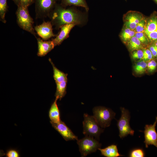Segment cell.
<instances>
[{
    "label": "cell",
    "instance_id": "6da1fadb",
    "mask_svg": "<svg viewBox=\"0 0 157 157\" xmlns=\"http://www.w3.org/2000/svg\"><path fill=\"white\" fill-rule=\"evenodd\" d=\"M52 25L58 29L67 24L74 23L76 25L83 24L85 17L80 11L73 7L68 8L57 4L49 16Z\"/></svg>",
    "mask_w": 157,
    "mask_h": 157
},
{
    "label": "cell",
    "instance_id": "7a4b0ae2",
    "mask_svg": "<svg viewBox=\"0 0 157 157\" xmlns=\"http://www.w3.org/2000/svg\"><path fill=\"white\" fill-rule=\"evenodd\" d=\"M17 6L16 14L18 25L21 28L29 32L35 37V33L33 26L34 21L29 14L28 7L20 5Z\"/></svg>",
    "mask_w": 157,
    "mask_h": 157
},
{
    "label": "cell",
    "instance_id": "3957f363",
    "mask_svg": "<svg viewBox=\"0 0 157 157\" xmlns=\"http://www.w3.org/2000/svg\"><path fill=\"white\" fill-rule=\"evenodd\" d=\"M93 117L102 128L110 126L111 122L115 115L111 109L104 107L97 106L93 109Z\"/></svg>",
    "mask_w": 157,
    "mask_h": 157
},
{
    "label": "cell",
    "instance_id": "277c9868",
    "mask_svg": "<svg viewBox=\"0 0 157 157\" xmlns=\"http://www.w3.org/2000/svg\"><path fill=\"white\" fill-rule=\"evenodd\" d=\"M84 117L83 134L85 136L95 137L97 140H99V136L104 130L98 124L93 116L85 113Z\"/></svg>",
    "mask_w": 157,
    "mask_h": 157
},
{
    "label": "cell",
    "instance_id": "5b68a950",
    "mask_svg": "<svg viewBox=\"0 0 157 157\" xmlns=\"http://www.w3.org/2000/svg\"><path fill=\"white\" fill-rule=\"evenodd\" d=\"M77 143L82 157L86 156L88 154L95 152L101 146V144L96 139L88 136L78 140Z\"/></svg>",
    "mask_w": 157,
    "mask_h": 157
},
{
    "label": "cell",
    "instance_id": "8992f818",
    "mask_svg": "<svg viewBox=\"0 0 157 157\" xmlns=\"http://www.w3.org/2000/svg\"><path fill=\"white\" fill-rule=\"evenodd\" d=\"M121 116L117 120V126L120 138H124L129 135H133L134 131L130 127L129 122L130 116L129 111L124 108L121 107Z\"/></svg>",
    "mask_w": 157,
    "mask_h": 157
},
{
    "label": "cell",
    "instance_id": "52a82bcc",
    "mask_svg": "<svg viewBox=\"0 0 157 157\" xmlns=\"http://www.w3.org/2000/svg\"><path fill=\"white\" fill-rule=\"evenodd\" d=\"M58 0H35L36 18H43L49 17Z\"/></svg>",
    "mask_w": 157,
    "mask_h": 157
},
{
    "label": "cell",
    "instance_id": "ba28073f",
    "mask_svg": "<svg viewBox=\"0 0 157 157\" xmlns=\"http://www.w3.org/2000/svg\"><path fill=\"white\" fill-rule=\"evenodd\" d=\"M144 17V15L139 12L129 10L123 16V26L134 30L138 23Z\"/></svg>",
    "mask_w": 157,
    "mask_h": 157
},
{
    "label": "cell",
    "instance_id": "9c48e42d",
    "mask_svg": "<svg viewBox=\"0 0 157 157\" xmlns=\"http://www.w3.org/2000/svg\"><path fill=\"white\" fill-rule=\"evenodd\" d=\"M157 123V117L153 124L146 125L144 131V141L146 148L150 145H153L157 148V132L156 126Z\"/></svg>",
    "mask_w": 157,
    "mask_h": 157
},
{
    "label": "cell",
    "instance_id": "30bf717a",
    "mask_svg": "<svg viewBox=\"0 0 157 157\" xmlns=\"http://www.w3.org/2000/svg\"><path fill=\"white\" fill-rule=\"evenodd\" d=\"M52 127L56 129L66 141L71 140H77L78 139L65 123L60 121L58 123H55L50 122Z\"/></svg>",
    "mask_w": 157,
    "mask_h": 157
},
{
    "label": "cell",
    "instance_id": "8fae6325",
    "mask_svg": "<svg viewBox=\"0 0 157 157\" xmlns=\"http://www.w3.org/2000/svg\"><path fill=\"white\" fill-rule=\"evenodd\" d=\"M34 29L42 40H47L56 36L53 33L51 22L44 21L41 24L35 27Z\"/></svg>",
    "mask_w": 157,
    "mask_h": 157
},
{
    "label": "cell",
    "instance_id": "7c38bea8",
    "mask_svg": "<svg viewBox=\"0 0 157 157\" xmlns=\"http://www.w3.org/2000/svg\"><path fill=\"white\" fill-rule=\"evenodd\" d=\"M76 24L71 23L65 24L60 28V31L54 39L52 40L54 46L59 45L69 36V33L72 29Z\"/></svg>",
    "mask_w": 157,
    "mask_h": 157
},
{
    "label": "cell",
    "instance_id": "4fadbf2b",
    "mask_svg": "<svg viewBox=\"0 0 157 157\" xmlns=\"http://www.w3.org/2000/svg\"><path fill=\"white\" fill-rule=\"evenodd\" d=\"M38 44L37 55L39 56L46 55L55 47L52 41H43L39 38H36Z\"/></svg>",
    "mask_w": 157,
    "mask_h": 157
},
{
    "label": "cell",
    "instance_id": "5bb4252c",
    "mask_svg": "<svg viewBox=\"0 0 157 157\" xmlns=\"http://www.w3.org/2000/svg\"><path fill=\"white\" fill-rule=\"evenodd\" d=\"M157 30V13L154 12L147 17L144 33L145 35Z\"/></svg>",
    "mask_w": 157,
    "mask_h": 157
},
{
    "label": "cell",
    "instance_id": "9a60e30c",
    "mask_svg": "<svg viewBox=\"0 0 157 157\" xmlns=\"http://www.w3.org/2000/svg\"><path fill=\"white\" fill-rule=\"evenodd\" d=\"M58 99L56 98L49 112L50 122L55 123L59 122L61 121L60 111L57 104V101Z\"/></svg>",
    "mask_w": 157,
    "mask_h": 157
},
{
    "label": "cell",
    "instance_id": "2e32d148",
    "mask_svg": "<svg viewBox=\"0 0 157 157\" xmlns=\"http://www.w3.org/2000/svg\"><path fill=\"white\" fill-rule=\"evenodd\" d=\"M102 155L106 157H117L123 156L118 152L117 145L113 144L104 149H98Z\"/></svg>",
    "mask_w": 157,
    "mask_h": 157
},
{
    "label": "cell",
    "instance_id": "e0dca14e",
    "mask_svg": "<svg viewBox=\"0 0 157 157\" xmlns=\"http://www.w3.org/2000/svg\"><path fill=\"white\" fill-rule=\"evenodd\" d=\"M60 4L66 8L69 6H75L84 8L87 11L89 7L85 0H61Z\"/></svg>",
    "mask_w": 157,
    "mask_h": 157
},
{
    "label": "cell",
    "instance_id": "ac0fdd59",
    "mask_svg": "<svg viewBox=\"0 0 157 157\" xmlns=\"http://www.w3.org/2000/svg\"><path fill=\"white\" fill-rule=\"evenodd\" d=\"M135 33L134 30L123 26L119 36L122 41L126 45L129 40L135 35Z\"/></svg>",
    "mask_w": 157,
    "mask_h": 157
},
{
    "label": "cell",
    "instance_id": "d6986e66",
    "mask_svg": "<svg viewBox=\"0 0 157 157\" xmlns=\"http://www.w3.org/2000/svg\"><path fill=\"white\" fill-rule=\"evenodd\" d=\"M126 45L130 52L135 50L142 49L146 48L135 36L132 37Z\"/></svg>",
    "mask_w": 157,
    "mask_h": 157
},
{
    "label": "cell",
    "instance_id": "ffe728a7",
    "mask_svg": "<svg viewBox=\"0 0 157 157\" xmlns=\"http://www.w3.org/2000/svg\"><path fill=\"white\" fill-rule=\"evenodd\" d=\"M49 61L51 64L53 68V77L56 83H60L64 81L67 80V74H65L57 68L50 58Z\"/></svg>",
    "mask_w": 157,
    "mask_h": 157
},
{
    "label": "cell",
    "instance_id": "44dd1931",
    "mask_svg": "<svg viewBox=\"0 0 157 157\" xmlns=\"http://www.w3.org/2000/svg\"><path fill=\"white\" fill-rule=\"evenodd\" d=\"M67 80L60 83H56V91L55 94L56 98L60 100L66 93Z\"/></svg>",
    "mask_w": 157,
    "mask_h": 157
},
{
    "label": "cell",
    "instance_id": "7402d4cb",
    "mask_svg": "<svg viewBox=\"0 0 157 157\" xmlns=\"http://www.w3.org/2000/svg\"><path fill=\"white\" fill-rule=\"evenodd\" d=\"M147 63L142 59L135 62L133 66L134 72L137 74L142 75L147 71Z\"/></svg>",
    "mask_w": 157,
    "mask_h": 157
},
{
    "label": "cell",
    "instance_id": "603a6c76",
    "mask_svg": "<svg viewBox=\"0 0 157 157\" xmlns=\"http://www.w3.org/2000/svg\"><path fill=\"white\" fill-rule=\"evenodd\" d=\"M8 9L7 0H0V20L4 23L6 22L5 16Z\"/></svg>",
    "mask_w": 157,
    "mask_h": 157
},
{
    "label": "cell",
    "instance_id": "cb8c5ba5",
    "mask_svg": "<svg viewBox=\"0 0 157 157\" xmlns=\"http://www.w3.org/2000/svg\"><path fill=\"white\" fill-rule=\"evenodd\" d=\"M145 153L144 150L142 148H136L131 150L129 154L130 157H144Z\"/></svg>",
    "mask_w": 157,
    "mask_h": 157
},
{
    "label": "cell",
    "instance_id": "d4e9b609",
    "mask_svg": "<svg viewBox=\"0 0 157 157\" xmlns=\"http://www.w3.org/2000/svg\"><path fill=\"white\" fill-rule=\"evenodd\" d=\"M157 69V59L154 58L147 62V71L150 74L155 72Z\"/></svg>",
    "mask_w": 157,
    "mask_h": 157
},
{
    "label": "cell",
    "instance_id": "484cf974",
    "mask_svg": "<svg viewBox=\"0 0 157 157\" xmlns=\"http://www.w3.org/2000/svg\"><path fill=\"white\" fill-rule=\"evenodd\" d=\"M135 36L145 47H147L150 44L147 37L144 32H136Z\"/></svg>",
    "mask_w": 157,
    "mask_h": 157
},
{
    "label": "cell",
    "instance_id": "4316f807",
    "mask_svg": "<svg viewBox=\"0 0 157 157\" xmlns=\"http://www.w3.org/2000/svg\"><path fill=\"white\" fill-rule=\"evenodd\" d=\"M130 53L131 58L135 62L142 59L143 55L142 49L135 50Z\"/></svg>",
    "mask_w": 157,
    "mask_h": 157
},
{
    "label": "cell",
    "instance_id": "83f0119b",
    "mask_svg": "<svg viewBox=\"0 0 157 157\" xmlns=\"http://www.w3.org/2000/svg\"><path fill=\"white\" fill-rule=\"evenodd\" d=\"M147 17H145L138 23L134 31L136 32H144Z\"/></svg>",
    "mask_w": 157,
    "mask_h": 157
},
{
    "label": "cell",
    "instance_id": "f1b7e54d",
    "mask_svg": "<svg viewBox=\"0 0 157 157\" xmlns=\"http://www.w3.org/2000/svg\"><path fill=\"white\" fill-rule=\"evenodd\" d=\"M143 55L142 60L144 61L147 62L151 60L154 59L151 51L147 47L142 49Z\"/></svg>",
    "mask_w": 157,
    "mask_h": 157
},
{
    "label": "cell",
    "instance_id": "f546056e",
    "mask_svg": "<svg viewBox=\"0 0 157 157\" xmlns=\"http://www.w3.org/2000/svg\"><path fill=\"white\" fill-rule=\"evenodd\" d=\"M151 51L154 58L156 59L157 56V46L154 42L150 43L147 47Z\"/></svg>",
    "mask_w": 157,
    "mask_h": 157
},
{
    "label": "cell",
    "instance_id": "4dcf8cb0",
    "mask_svg": "<svg viewBox=\"0 0 157 157\" xmlns=\"http://www.w3.org/2000/svg\"><path fill=\"white\" fill-rule=\"evenodd\" d=\"M5 156L7 157H19L20 156L18 151L14 149L8 150L5 154Z\"/></svg>",
    "mask_w": 157,
    "mask_h": 157
},
{
    "label": "cell",
    "instance_id": "1f68e13d",
    "mask_svg": "<svg viewBox=\"0 0 157 157\" xmlns=\"http://www.w3.org/2000/svg\"><path fill=\"white\" fill-rule=\"evenodd\" d=\"M147 37L150 43L157 40V30L145 35Z\"/></svg>",
    "mask_w": 157,
    "mask_h": 157
},
{
    "label": "cell",
    "instance_id": "d6a6232c",
    "mask_svg": "<svg viewBox=\"0 0 157 157\" xmlns=\"http://www.w3.org/2000/svg\"><path fill=\"white\" fill-rule=\"evenodd\" d=\"M35 1V0H19V5H20L24 7H28L29 6L34 3Z\"/></svg>",
    "mask_w": 157,
    "mask_h": 157
},
{
    "label": "cell",
    "instance_id": "836d02e7",
    "mask_svg": "<svg viewBox=\"0 0 157 157\" xmlns=\"http://www.w3.org/2000/svg\"><path fill=\"white\" fill-rule=\"evenodd\" d=\"M15 3L17 6L19 4V0H12Z\"/></svg>",
    "mask_w": 157,
    "mask_h": 157
},
{
    "label": "cell",
    "instance_id": "e575fe53",
    "mask_svg": "<svg viewBox=\"0 0 157 157\" xmlns=\"http://www.w3.org/2000/svg\"><path fill=\"white\" fill-rule=\"evenodd\" d=\"M153 42H154L156 45L157 46V40Z\"/></svg>",
    "mask_w": 157,
    "mask_h": 157
},
{
    "label": "cell",
    "instance_id": "d590c367",
    "mask_svg": "<svg viewBox=\"0 0 157 157\" xmlns=\"http://www.w3.org/2000/svg\"><path fill=\"white\" fill-rule=\"evenodd\" d=\"M154 0L157 4V0Z\"/></svg>",
    "mask_w": 157,
    "mask_h": 157
},
{
    "label": "cell",
    "instance_id": "8d00e7d4",
    "mask_svg": "<svg viewBox=\"0 0 157 157\" xmlns=\"http://www.w3.org/2000/svg\"><path fill=\"white\" fill-rule=\"evenodd\" d=\"M156 59H157V58H156Z\"/></svg>",
    "mask_w": 157,
    "mask_h": 157
}]
</instances>
